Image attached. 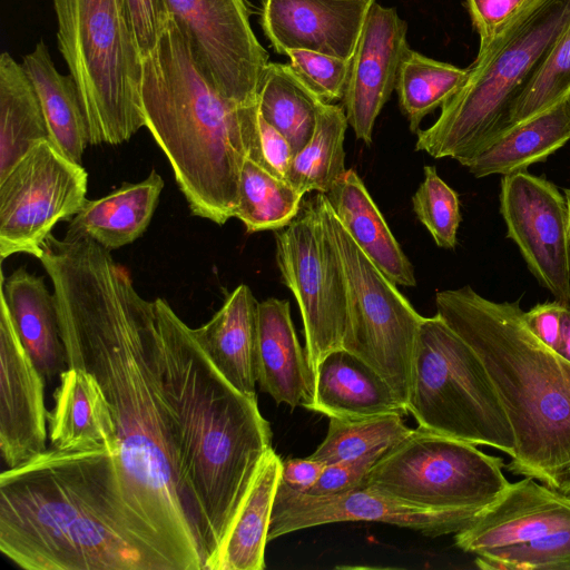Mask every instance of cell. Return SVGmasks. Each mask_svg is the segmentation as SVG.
I'll use <instances>...</instances> for the list:
<instances>
[{"instance_id": "1", "label": "cell", "mask_w": 570, "mask_h": 570, "mask_svg": "<svg viewBox=\"0 0 570 570\" xmlns=\"http://www.w3.org/2000/svg\"><path fill=\"white\" fill-rule=\"evenodd\" d=\"M56 297L67 367L91 373L109 403L124 501L169 570H204L163 394L154 301L91 239L49 235L39 257Z\"/></svg>"}, {"instance_id": "30", "label": "cell", "mask_w": 570, "mask_h": 570, "mask_svg": "<svg viewBox=\"0 0 570 570\" xmlns=\"http://www.w3.org/2000/svg\"><path fill=\"white\" fill-rule=\"evenodd\" d=\"M50 140L37 91L22 63L0 56V179L36 145Z\"/></svg>"}, {"instance_id": "13", "label": "cell", "mask_w": 570, "mask_h": 570, "mask_svg": "<svg viewBox=\"0 0 570 570\" xmlns=\"http://www.w3.org/2000/svg\"><path fill=\"white\" fill-rule=\"evenodd\" d=\"M200 68L229 100L257 104L268 53L256 38L245 0H165Z\"/></svg>"}, {"instance_id": "40", "label": "cell", "mask_w": 570, "mask_h": 570, "mask_svg": "<svg viewBox=\"0 0 570 570\" xmlns=\"http://www.w3.org/2000/svg\"><path fill=\"white\" fill-rule=\"evenodd\" d=\"M245 146L246 157L287 181L294 151L284 135L261 116L258 107L246 127Z\"/></svg>"}, {"instance_id": "7", "label": "cell", "mask_w": 570, "mask_h": 570, "mask_svg": "<svg viewBox=\"0 0 570 570\" xmlns=\"http://www.w3.org/2000/svg\"><path fill=\"white\" fill-rule=\"evenodd\" d=\"M58 49L78 88L90 145H119L141 127L142 56L124 0H52Z\"/></svg>"}, {"instance_id": "12", "label": "cell", "mask_w": 570, "mask_h": 570, "mask_svg": "<svg viewBox=\"0 0 570 570\" xmlns=\"http://www.w3.org/2000/svg\"><path fill=\"white\" fill-rule=\"evenodd\" d=\"M88 173L50 140L30 149L0 179V257L24 253L39 259L53 227L87 200Z\"/></svg>"}, {"instance_id": "27", "label": "cell", "mask_w": 570, "mask_h": 570, "mask_svg": "<svg viewBox=\"0 0 570 570\" xmlns=\"http://www.w3.org/2000/svg\"><path fill=\"white\" fill-rule=\"evenodd\" d=\"M568 140L570 106L566 98L552 108L504 130L462 166L476 178L507 176L546 160Z\"/></svg>"}, {"instance_id": "45", "label": "cell", "mask_w": 570, "mask_h": 570, "mask_svg": "<svg viewBox=\"0 0 570 570\" xmlns=\"http://www.w3.org/2000/svg\"><path fill=\"white\" fill-rule=\"evenodd\" d=\"M326 464L312 458L282 461L281 481L292 489L308 492L321 478Z\"/></svg>"}, {"instance_id": "15", "label": "cell", "mask_w": 570, "mask_h": 570, "mask_svg": "<svg viewBox=\"0 0 570 570\" xmlns=\"http://www.w3.org/2000/svg\"><path fill=\"white\" fill-rule=\"evenodd\" d=\"M478 514L426 509L365 485L340 494L314 495L292 489L279 480L267 540L346 521L382 522L439 537L464 529Z\"/></svg>"}, {"instance_id": "41", "label": "cell", "mask_w": 570, "mask_h": 570, "mask_svg": "<svg viewBox=\"0 0 570 570\" xmlns=\"http://www.w3.org/2000/svg\"><path fill=\"white\" fill-rule=\"evenodd\" d=\"M393 445L377 448L355 459L327 464L316 484L306 493L332 495L362 487L371 470Z\"/></svg>"}, {"instance_id": "48", "label": "cell", "mask_w": 570, "mask_h": 570, "mask_svg": "<svg viewBox=\"0 0 570 570\" xmlns=\"http://www.w3.org/2000/svg\"><path fill=\"white\" fill-rule=\"evenodd\" d=\"M564 199H566V205H567L568 229H569V237H570V188L564 189Z\"/></svg>"}, {"instance_id": "20", "label": "cell", "mask_w": 570, "mask_h": 570, "mask_svg": "<svg viewBox=\"0 0 570 570\" xmlns=\"http://www.w3.org/2000/svg\"><path fill=\"white\" fill-rule=\"evenodd\" d=\"M259 387L276 403L307 407L314 395V376L291 317L287 299L258 303L255 354Z\"/></svg>"}, {"instance_id": "6", "label": "cell", "mask_w": 570, "mask_h": 570, "mask_svg": "<svg viewBox=\"0 0 570 570\" xmlns=\"http://www.w3.org/2000/svg\"><path fill=\"white\" fill-rule=\"evenodd\" d=\"M570 23V0H529L481 51L461 89L435 122L419 130L415 149L461 165L505 128L511 110Z\"/></svg>"}, {"instance_id": "19", "label": "cell", "mask_w": 570, "mask_h": 570, "mask_svg": "<svg viewBox=\"0 0 570 570\" xmlns=\"http://www.w3.org/2000/svg\"><path fill=\"white\" fill-rule=\"evenodd\" d=\"M375 0H264L262 28L277 53L303 49L351 60Z\"/></svg>"}, {"instance_id": "31", "label": "cell", "mask_w": 570, "mask_h": 570, "mask_svg": "<svg viewBox=\"0 0 570 570\" xmlns=\"http://www.w3.org/2000/svg\"><path fill=\"white\" fill-rule=\"evenodd\" d=\"M324 102L289 63L267 65L257 95L258 111L284 135L294 155L312 138Z\"/></svg>"}, {"instance_id": "29", "label": "cell", "mask_w": 570, "mask_h": 570, "mask_svg": "<svg viewBox=\"0 0 570 570\" xmlns=\"http://www.w3.org/2000/svg\"><path fill=\"white\" fill-rule=\"evenodd\" d=\"M282 460L272 448L252 483L210 570H263Z\"/></svg>"}, {"instance_id": "28", "label": "cell", "mask_w": 570, "mask_h": 570, "mask_svg": "<svg viewBox=\"0 0 570 570\" xmlns=\"http://www.w3.org/2000/svg\"><path fill=\"white\" fill-rule=\"evenodd\" d=\"M21 63L39 97L51 144L70 160L81 164L90 137L73 78L57 69L43 40L23 56Z\"/></svg>"}, {"instance_id": "23", "label": "cell", "mask_w": 570, "mask_h": 570, "mask_svg": "<svg viewBox=\"0 0 570 570\" xmlns=\"http://www.w3.org/2000/svg\"><path fill=\"white\" fill-rule=\"evenodd\" d=\"M258 303L246 284L229 293L222 307L193 334L223 376L244 395L256 396Z\"/></svg>"}, {"instance_id": "33", "label": "cell", "mask_w": 570, "mask_h": 570, "mask_svg": "<svg viewBox=\"0 0 570 570\" xmlns=\"http://www.w3.org/2000/svg\"><path fill=\"white\" fill-rule=\"evenodd\" d=\"M468 76L469 69L409 49L401 63L395 89L411 131L417 132L423 118L453 97Z\"/></svg>"}, {"instance_id": "35", "label": "cell", "mask_w": 570, "mask_h": 570, "mask_svg": "<svg viewBox=\"0 0 570 570\" xmlns=\"http://www.w3.org/2000/svg\"><path fill=\"white\" fill-rule=\"evenodd\" d=\"M402 417L400 414L363 419L328 417L327 433L309 458L327 465L358 458L381 446L393 445L413 431Z\"/></svg>"}, {"instance_id": "24", "label": "cell", "mask_w": 570, "mask_h": 570, "mask_svg": "<svg viewBox=\"0 0 570 570\" xmlns=\"http://www.w3.org/2000/svg\"><path fill=\"white\" fill-rule=\"evenodd\" d=\"M0 296L8 305L18 336L47 382L67 368L55 294L43 278L24 267L7 278L1 273Z\"/></svg>"}, {"instance_id": "25", "label": "cell", "mask_w": 570, "mask_h": 570, "mask_svg": "<svg viewBox=\"0 0 570 570\" xmlns=\"http://www.w3.org/2000/svg\"><path fill=\"white\" fill-rule=\"evenodd\" d=\"M164 180L156 170L138 183H124L110 194L87 199L70 219L66 239H91L111 252L129 245L147 229Z\"/></svg>"}, {"instance_id": "34", "label": "cell", "mask_w": 570, "mask_h": 570, "mask_svg": "<svg viewBox=\"0 0 570 570\" xmlns=\"http://www.w3.org/2000/svg\"><path fill=\"white\" fill-rule=\"evenodd\" d=\"M303 194L252 158L242 167L235 217L247 233L283 229L298 215Z\"/></svg>"}, {"instance_id": "17", "label": "cell", "mask_w": 570, "mask_h": 570, "mask_svg": "<svg viewBox=\"0 0 570 570\" xmlns=\"http://www.w3.org/2000/svg\"><path fill=\"white\" fill-rule=\"evenodd\" d=\"M407 23L394 8L371 6L351 59L343 97L348 125L357 139L372 144L382 108L396 87L399 70L409 48Z\"/></svg>"}, {"instance_id": "37", "label": "cell", "mask_w": 570, "mask_h": 570, "mask_svg": "<svg viewBox=\"0 0 570 570\" xmlns=\"http://www.w3.org/2000/svg\"><path fill=\"white\" fill-rule=\"evenodd\" d=\"M423 171L424 179L412 197L413 210L439 247L454 248L461 222L459 196L434 166H424Z\"/></svg>"}, {"instance_id": "36", "label": "cell", "mask_w": 570, "mask_h": 570, "mask_svg": "<svg viewBox=\"0 0 570 570\" xmlns=\"http://www.w3.org/2000/svg\"><path fill=\"white\" fill-rule=\"evenodd\" d=\"M569 91L570 23L557 39L533 78L515 101L504 130L552 108L564 100Z\"/></svg>"}, {"instance_id": "22", "label": "cell", "mask_w": 570, "mask_h": 570, "mask_svg": "<svg viewBox=\"0 0 570 570\" xmlns=\"http://www.w3.org/2000/svg\"><path fill=\"white\" fill-rule=\"evenodd\" d=\"M58 379L55 405L47 414L51 449H108L119 455L110 406L96 377L83 368L67 367Z\"/></svg>"}, {"instance_id": "38", "label": "cell", "mask_w": 570, "mask_h": 570, "mask_svg": "<svg viewBox=\"0 0 570 570\" xmlns=\"http://www.w3.org/2000/svg\"><path fill=\"white\" fill-rule=\"evenodd\" d=\"M485 570H570V530L476 554Z\"/></svg>"}, {"instance_id": "9", "label": "cell", "mask_w": 570, "mask_h": 570, "mask_svg": "<svg viewBox=\"0 0 570 570\" xmlns=\"http://www.w3.org/2000/svg\"><path fill=\"white\" fill-rule=\"evenodd\" d=\"M313 200L347 282L350 323L342 347L374 368L406 407L414 345L424 316L356 245L326 195L317 194Z\"/></svg>"}, {"instance_id": "44", "label": "cell", "mask_w": 570, "mask_h": 570, "mask_svg": "<svg viewBox=\"0 0 570 570\" xmlns=\"http://www.w3.org/2000/svg\"><path fill=\"white\" fill-rule=\"evenodd\" d=\"M564 306L554 299L537 304L525 312V321L530 330L541 342L557 352L561 342Z\"/></svg>"}, {"instance_id": "21", "label": "cell", "mask_w": 570, "mask_h": 570, "mask_svg": "<svg viewBox=\"0 0 570 570\" xmlns=\"http://www.w3.org/2000/svg\"><path fill=\"white\" fill-rule=\"evenodd\" d=\"M306 409L337 419L409 413L384 379L343 347L331 351L318 363L313 401Z\"/></svg>"}, {"instance_id": "32", "label": "cell", "mask_w": 570, "mask_h": 570, "mask_svg": "<svg viewBox=\"0 0 570 570\" xmlns=\"http://www.w3.org/2000/svg\"><path fill=\"white\" fill-rule=\"evenodd\" d=\"M348 121L344 108L324 102L312 138L292 160L287 181L301 194H327L346 171L344 139Z\"/></svg>"}, {"instance_id": "14", "label": "cell", "mask_w": 570, "mask_h": 570, "mask_svg": "<svg viewBox=\"0 0 570 570\" xmlns=\"http://www.w3.org/2000/svg\"><path fill=\"white\" fill-rule=\"evenodd\" d=\"M500 213L532 275L568 305L570 237L566 199L557 186L525 170L502 176Z\"/></svg>"}, {"instance_id": "39", "label": "cell", "mask_w": 570, "mask_h": 570, "mask_svg": "<svg viewBox=\"0 0 570 570\" xmlns=\"http://www.w3.org/2000/svg\"><path fill=\"white\" fill-rule=\"evenodd\" d=\"M285 55L302 81L323 101L343 99L351 60L303 49H291Z\"/></svg>"}, {"instance_id": "47", "label": "cell", "mask_w": 570, "mask_h": 570, "mask_svg": "<svg viewBox=\"0 0 570 570\" xmlns=\"http://www.w3.org/2000/svg\"><path fill=\"white\" fill-rule=\"evenodd\" d=\"M557 490L564 497L570 498V470L560 476Z\"/></svg>"}, {"instance_id": "11", "label": "cell", "mask_w": 570, "mask_h": 570, "mask_svg": "<svg viewBox=\"0 0 570 570\" xmlns=\"http://www.w3.org/2000/svg\"><path fill=\"white\" fill-rule=\"evenodd\" d=\"M282 281L301 311L305 354L314 376L327 353L343 346L350 323L345 272L314 200L275 234Z\"/></svg>"}, {"instance_id": "2", "label": "cell", "mask_w": 570, "mask_h": 570, "mask_svg": "<svg viewBox=\"0 0 570 570\" xmlns=\"http://www.w3.org/2000/svg\"><path fill=\"white\" fill-rule=\"evenodd\" d=\"M118 455L47 449L0 475V551L27 570H169L124 501Z\"/></svg>"}, {"instance_id": "16", "label": "cell", "mask_w": 570, "mask_h": 570, "mask_svg": "<svg viewBox=\"0 0 570 570\" xmlns=\"http://www.w3.org/2000/svg\"><path fill=\"white\" fill-rule=\"evenodd\" d=\"M46 382L24 350L0 296V454L8 469L47 450Z\"/></svg>"}, {"instance_id": "42", "label": "cell", "mask_w": 570, "mask_h": 570, "mask_svg": "<svg viewBox=\"0 0 570 570\" xmlns=\"http://www.w3.org/2000/svg\"><path fill=\"white\" fill-rule=\"evenodd\" d=\"M529 0H466L473 24L480 37L479 51L520 12Z\"/></svg>"}, {"instance_id": "18", "label": "cell", "mask_w": 570, "mask_h": 570, "mask_svg": "<svg viewBox=\"0 0 570 570\" xmlns=\"http://www.w3.org/2000/svg\"><path fill=\"white\" fill-rule=\"evenodd\" d=\"M570 530V499L524 476L508 488L454 535L464 552L481 554Z\"/></svg>"}, {"instance_id": "46", "label": "cell", "mask_w": 570, "mask_h": 570, "mask_svg": "<svg viewBox=\"0 0 570 570\" xmlns=\"http://www.w3.org/2000/svg\"><path fill=\"white\" fill-rule=\"evenodd\" d=\"M558 353L570 361V303L564 306L563 311L561 342Z\"/></svg>"}, {"instance_id": "10", "label": "cell", "mask_w": 570, "mask_h": 570, "mask_svg": "<svg viewBox=\"0 0 570 570\" xmlns=\"http://www.w3.org/2000/svg\"><path fill=\"white\" fill-rule=\"evenodd\" d=\"M503 468V458L475 444L417 428L386 452L363 485L431 510L480 513L508 488Z\"/></svg>"}, {"instance_id": "4", "label": "cell", "mask_w": 570, "mask_h": 570, "mask_svg": "<svg viewBox=\"0 0 570 570\" xmlns=\"http://www.w3.org/2000/svg\"><path fill=\"white\" fill-rule=\"evenodd\" d=\"M140 105L190 213L218 225L235 217L245 132L257 104L238 105L216 88L171 16L142 56Z\"/></svg>"}, {"instance_id": "8", "label": "cell", "mask_w": 570, "mask_h": 570, "mask_svg": "<svg viewBox=\"0 0 570 570\" xmlns=\"http://www.w3.org/2000/svg\"><path fill=\"white\" fill-rule=\"evenodd\" d=\"M406 409L419 428L514 455V434L483 362L438 314L419 328Z\"/></svg>"}, {"instance_id": "43", "label": "cell", "mask_w": 570, "mask_h": 570, "mask_svg": "<svg viewBox=\"0 0 570 570\" xmlns=\"http://www.w3.org/2000/svg\"><path fill=\"white\" fill-rule=\"evenodd\" d=\"M141 56L150 52L170 14L165 0H124Z\"/></svg>"}, {"instance_id": "26", "label": "cell", "mask_w": 570, "mask_h": 570, "mask_svg": "<svg viewBox=\"0 0 570 570\" xmlns=\"http://www.w3.org/2000/svg\"><path fill=\"white\" fill-rule=\"evenodd\" d=\"M345 229L364 254L396 285H416L414 269L354 169H346L325 194Z\"/></svg>"}, {"instance_id": "5", "label": "cell", "mask_w": 570, "mask_h": 570, "mask_svg": "<svg viewBox=\"0 0 570 570\" xmlns=\"http://www.w3.org/2000/svg\"><path fill=\"white\" fill-rule=\"evenodd\" d=\"M435 305L479 355L505 410L515 440L505 469L557 490L570 470V361L534 335L519 301L465 285L438 292Z\"/></svg>"}, {"instance_id": "3", "label": "cell", "mask_w": 570, "mask_h": 570, "mask_svg": "<svg viewBox=\"0 0 570 570\" xmlns=\"http://www.w3.org/2000/svg\"><path fill=\"white\" fill-rule=\"evenodd\" d=\"M161 386L179 474L198 530L205 570L224 542L268 451L272 430L257 399L236 390L164 299L154 301Z\"/></svg>"}, {"instance_id": "49", "label": "cell", "mask_w": 570, "mask_h": 570, "mask_svg": "<svg viewBox=\"0 0 570 570\" xmlns=\"http://www.w3.org/2000/svg\"><path fill=\"white\" fill-rule=\"evenodd\" d=\"M567 100H568L569 106H570V91H569V94H568V96H567Z\"/></svg>"}, {"instance_id": "50", "label": "cell", "mask_w": 570, "mask_h": 570, "mask_svg": "<svg viewBox=\"0 0 570 570\" xmlns=\"http://www.w3.org/2000/svg\"><path fill=\"white\" fill-rule=\"evenodd\" d=\"M570 499V498H569Z\"/></svg>"}]
</instances>
